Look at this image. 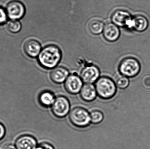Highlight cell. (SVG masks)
Instances as JSON below:
<instances>
[{"label":"cell","mask_w":150,"mask_h":149,"mask_svg":"<svg viewBox=\"0 0 150 149\" xmlns=\"http://www.w3.org/2000/svg\"><path fill=\"white\" fill-rule=\"evenodd\" d=\"M40 64L47 69H53L56 67L62 58V52L56 45H47L41 50L38 56Z\"/></svg>","instance_id":"cell-1"},{"label":"cell","mask_w":150,"mask_h":149,"mask_svg":"<svg viewBox=\"0 0 150 149\" xmlns=\"http://www.w3.org/2000/svg\"><path fill=\"white\" fill-rule=\"evenodd\" d=\"M95 83L94 85L97 94L101 99H109L113 97L116 94V84L110 78L100 77Z\"/></svg>","instance_id":"cell-2"},{"label":"cell","mask_w":150,"mask_h":149,"mask_svg":"<svg viewBox=\"0 0 150 149\" xmlns=\"http://www.w3.org/2000/svg\"><path fill=\"white\" fill-rule=\"evenodd\" d=\"M69 115L70 122L77 127H86L91 123L90 113L83 108L78 107L73 108Z\"/></svg>","instance_id":"cell-3"},{"label":"cell","mask_w":150,"mask_h":149,"mask_svg":"<svg viewBox=\"0 0 150 149\" xmlns=\"http://www.w3.org/2000/svg\"><path fill=\"white\" fill-rule=\"evenodd\" d=\"M140 63L134 58H126L119 65V71L122 75L127 78L136 76L140 72Z\"/></svg>","instance_id":"cell-4"},{"label":"cell","mask_w":150,"mask_h":149,"mask_svg":"<svg viewBox=\"0 0 150 149\" xmlns=\"http://www.w3.org/2000/svg\"><path fill=\"white\" fill-rule=\"evenodd\" d=\"M9 20H19L24 16L26 8L24 4L19 0H11L5 7Z\"/></svg>","instance_id":"cell-5"},{"label":"cell","mask_w":150,"mask_h":149,"mask_svg":"<svg viewBox=\"0 0 150 149\" xmlns=\"http://www.w3.org/2000/svg\"><path fill=\"white\" fill-rule=\"evenodd\" d=\"M51 109L55 117L64 118L70 112V102L65 96H58L55 98L53 104L51 106Z\"/></svg>","instance_id":"cell-6"},{"label":"cell","mask_w":150,"mask_h":149,"mask_svg":"<svg viewBox=\"0 0 150 149\" xmlns=\"http://www.w3.org/2000/svg\"><path fill=\"white\" fill-rule=\"evenodd\" d=\"M83 85V82L82 79L76 73L69 74L64 82V86L66 91L72 94L79 93Z\"/></svg>","instance_id":"cell-7"},{"label":"cell","mask_w":150,"mask_h":149,"mask_svg":"<svg viewBox=\"0 0 150 149\" xmlns=\"http://www.w3.org/2000/svg\"><path fill=\"white\" fill-rule=\"evenodd\" d=\"M100 71L97 66L93 65L85 66L81 70L80 77L85 84L95 83L99 78Z\"/></svg>","instance_id":"cell-8"},{"label":"cell","mask_w":150,"mask_h":149,"mask_svg":"<svg viewBox=\"0 0 150 149\" xmlns=\"http://www.w3.org/2000/svg\"><path fill=\"white\" fill-rule=\"evenodd\" d=\"M132 19L127 11L121 10L115 11L112 17V21L115 25L120 27L127 26L129 28H132Z\"/></svg>","instance_id":"cell-9"},{"label":"cell","mask_w":150,"mask_h":149,"mask_svg":"<svg viewBox=\"0 0 150 149\" xmlns=\"http://www.w3.org/2000/svg\"><path fill=\"white\" fill-rule=\"evenodd\" d=\"M23 48L25 54L31 58L37 57L41 51V45L34 39H29L25 41Z\"/></svg>","instance_id":"cell-10"},{"label":"cell","mask_w":150,"mask_h":149,"mask_svg":"<svg viewBox=\"0 0 150 149\" xmlns=\"http://www.w3.org/2000/svg\"><path fill=\"white\" fill-rule=\"evenodd\" d=\"M15 145L17 149H36L38 145L34 137L25 135L17 139Z\"/></svg>","instance_id":"cell-11"},{"label":"cell","mask_w":150,"mask_h":149,"mask_svg":"<svg viewBox=\"0 0 150 149\" xmlns=\"http://www.w3.org/2000/svg\"><path fill=\"white\" fill-rule=\"evenodd\" d=\"M69 75L68 70L63 66H56L52 70L50 73V78L55 84L64 83Z\"/></svg>","instance_id":"cell-12"},{"label":"cell","mask_w":150,"mask_h":149,"mask_svg":"<svg viewBox=\"0 0 150 149\" xmlns=\"http://www.w3.org/2000/svg\"><path fill=\"white\" fill-rule=\"evenodd\" d=\"M79 94L81 99L86 102L93 101L98 95L95 85L91 84H84Z\"/></svg>","instance_id":"cell-13"},{"label":"cell","mask_w":150,"mask_h":149,"mask_svg":"<svg viewBox=\"0 0 150 149\" xmlns=\"http://www.w3.org/2000/svg\"><path fill=\"white\" fill-rule=\"evenodd\" d=\"M103 35L105 38L109 42L116 41L120 36V31L117 25L112 23H108L104 26Z\"/></svg>","instance_id":"cell-14"},{"label":"cell","mask_w":150,"mask_h":149,"mask_svg":"<svg viewBox=\"0 0 150 149\" xmlns=\"http://www.w3.org/2000/svg\"><path fill=\"white\" fill-rule=\"evenodd\" d=\"M149 22L146 17L137 15L132 19V28L138 31H143L148 28Z\"/></svg>","instance_id":"cell-15"},{"label":"cell","mask_w":150,"mask_h":149,"mask_svg":"<svg viewBox=\"0 0 150 149\" xmlns=\"http://www.w3.org/2000/svg\"><path fill=\"white\" fill-rule=\"evenodd\" d=\"M54 94L50 91H44L41 93L39 97L40 103L43 106H52L55 100Z\"/></svg>","instance_id":"cell-16"},{"label":"cell","mask_w":150,"mask_h":149,"mask_svg":"<svg viewBox=\"0 0 150 149\" xmlns=\"http://www.w3.org/2000/svg\"><path fill=\"white\" fill-rule=\"evenodd\" d=\"M104 24L100 20L94 19L89 23L88 29L90 32L94 35H98L103 31Z\"/></svg>","instance_id":"cell-17"},{"label":"cell","mask_w":150,"mask_h":149,"mask_svg":"<svg viewBox=\"0 0 150 149\" xmlns=\"http://www.w3.org/2000/svg\"><path fill=\"white\" fill-rule=\"evenodd\" d=\"M8 31L12 34H16L22 29V24L19 20H9L6 24Z\"/></svg>","instance_id":"cell-18"},{"label":"cell","mask_w":150,"mask_h":149,"mask_svg":"<svg viewBox=\"0 0 150 149\" xmlns=\"http://www.w3.org/2000/svg\"><path fill=\"white\" fill-rule=\"evenodd\" d=\"M90 118L91 123L93 124H98L103 121L104 115L101 111L94 110L90 113Z\"/></svg>","instance_id":"cell-19"},{"label":"cell","mask_w":150,"mask_h":149,"mask_svg":"<svg viewBox=\"0 0 150 149\" xmlns=\"http://www.w3.org/2000/svg\"><path fill=\"white\" fill-rule=\"evenodd\" d=\"M129 81L127 77L122 76L119 77L115 81L116 86L120 89H125L129 85Z\"/></svg>","instance_id":"cell-20"},{"label":"cell","mask_w":150,"mask_h":149,"mask_svg":"<svg viewBox=\"0 0 150 149\" xmlns=\"http://www.w3.org/2000/svg\"><path fill=\"white\" fill-rule=\"evenodd\" d=\"M8 20L5 8L0 5V26L6 24Z\"/></svg>","instance_id":"cell-21"},{"label":"cell","mask_w":150,"mask_h":149,"mask_svg":"<svg viewBox=\"0 0 150 149\" xmlns=\"http://www.w3.org/2000/svg\"><path fill=\"white\" fill-rule=\"evenodd\" d=\"M142 84L144 88L150 89V75L144 76L142 79Z\"/></svg>","instance_id":"cell-22"},{"label":"cell","mask_w":150,"mask_h":149,"mask_svg":"<svg viewBox=\"0 0 150 149\" xmlns=\"http://www.w3.org/2000/svg\"><path fill=\"white\" fill-rule=\"evenodd\" d=\"M36 149H54L53 146L48 143L44 142L37 146Z\"/></svg>","instance_id":"cell-23"},{"label":"cell","mask_w":150,"mask_h":149,"mask_svg":"<svg viewBox=\"0 0 150 149\" xmlns=\"http://www.w3.org/2000/svg\"><path fill=\"white\" fill-rule=\"evenodd\" d=\"M5 134V129L4 125L0 123V140L4 137Z\"/></svg>","instance_id":"cell-24"},{"label":"cell","mask_w":150,"mask_h":149,"mask_svg":"<svg viewBox=\"0 0 150 149\" xmlns=\"http://www.w3.org/2000/svg\"><path fill=\"white\" fill-rule=\"evenodd\" d=\"M2 149H17L16 145L11 143H7L3 147Z\"/></svg>","instance_id":"cell-25"}]
</instances>
